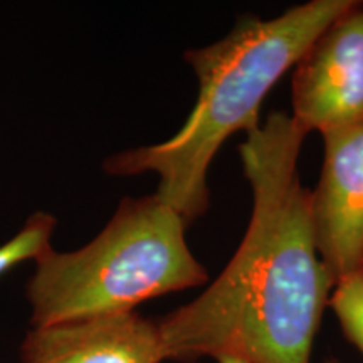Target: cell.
Instances as JSON below:
<instances>
[{
  "mask_svg": "<svg viewBox=\"0 0 363 363\" xmlns=\"http://www.w3.org/2000/svg\"><path fill=\"white\" fill-rule=\"evenodd\" d=\"M305 136L284 113L246 133L239 153L252 190L247 230L214 283L158 320L165 360L311 363L335 279L318 254L310 189L299 179Z\"/></svg>",
  "mask_w": 363,
  "mask_h": 363,
  "instance_id": "1",
  "label": "cell"
},
{
  "mask_svg": "<svg viewBox=\"0 0 363 363\" xmlns=\"http://www.w3.org/2000/svg\"><path fill=\"white\" fill-rule=\"evenodd\" d=\"M353 4L311 0L274 19H240L217 43L189 49L185 61L197 76L199 96L187 121L165 142L106 157L103 170L115 177L157 174L155 194L192 224L211 203L207 172L222 143L259 125L272 86Z\"/></svg>",
  "mask_w": 363,
  "mask_h": 363,
  "instance_id": "2",
  "label": "cell"
},
{
  "mask_svg": "<svg viewBox=\"0 0 363 363\" xmlns=\"http://www.w3.org/2000/svg\"><path fill=\"white\" fill-rule=\"evenodd\" d=\"M187 222L157 194L125 197L103 230L76 251L45 249L27 283L30 323L120 315L152 298L206 284L185 239Z\"/></svg>",
  "mask_w": 363,
  "mask_h": 363,
  "instance_id": "3",
  "label": "cell"
},
{
  "mask_svg": "<svg viewBox=\"0 0 363 363\" xmlns=\"http://www.w3.org/2000/svg\"><path fill=\"white\" fill-rule=\"evenodd\" d=\"M291 120L303 133L363 120V4L337 17L294 66Z\"/></svg>",
  "mask_w": 363,
  "mask_h": 363,
  "instance_id": "4",
  "label": "cell"
},
{
  "mask_svg": "<svg viewBox=\"0 0 363 363\" xmlns=\"http://www.w3.org/2000/svg\"><path fill=\"white\" fill-rule=\"evenodd\" d=\"M323 136V165L310 190L315 244L338 281L363 272V120Z\"/></svg>",
  "mask_w": 363,
  "mask_h": 363,
  "instance_id": "5",
  "label": "cell"
},
{
  "mask_svg": "<svg viewBox=\"0 0 363 363\" xmlns=\"http://www.w3.org/2000/svg\"><path fill=\"white\" fill-rule=\"evenodd\" d=\"M22 363H162L157 320L136 311L34 326L26 335Z\"/></svg>",
  "mask_w": 363,
  "mask_h": 363,
  "instance_id": "6",
  "label": "cell"
},
{
  "mask_svg": "<svg viewBox=\"0 0 363 363\" xmlns=\"http://www.w3.org/2000/svg\"><path fill=\"white\" fill-rule=\"evenodd\" d=\"M56 224V217L44 211H35L27 217L19 233L0 246V276L22 262L35 261L45 249L51 247Z\"/></svg>",
  "mask_w": 363,
  "mask_h": 363,
  "instance_id": "7",
  "label": "cell"
},
{
  "mask_svg": "<svg viewBox=\"0 0 363 363\" xmlns=\"http://www.w3.org/2000/svg\"><path fill=\"white\" fill-rule=\"evenodd\" d=\"M328 306L337 316L345 338L363 355V272L338 281Z\"/></svg>",
  "mask_w": 363,
  "mask_h": 363,
  "instance_id": "8",
  "label": "cell"
},
{
  "mask_svg": "<svg viewBox=\"0 0 363 363\" xmlns=\"http://www.w3.org/2000/svg\"><path fill=\"white\" fill-rule=\"evenodd\" d=\"M217 362L219 363H247L246 360H240V358H235V357H222Z\"/></svg>",
  "mask_w": 363,
  "mask_h": 363,
  "instance_id": "9",
  "label": "cell"
},
{
  "mask_svg": "<svg viewBox=\"0 0 363 363\" xmlns=\"http://www.w3.org/2000/svg\"><path fill=\"white\" fill-rule=\"evenodd\" d=\"M323 363H345V362H342V360H340V358L330 357V358H326V360H325Z\"/></svg>",
  "mask_w": 363,
  "mask_h": 363,
  "instance_id": "10",
  "label": "cell"
}]
</instances>
